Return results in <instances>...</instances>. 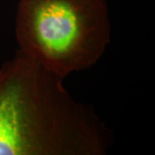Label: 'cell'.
I'll use <instances>...</instances> for the list:
<instances>
[{"label": "cell", "mask_w": 155, "mask_h": 155, "mask_svg": "<svg viewBox=\"0 0 155 155\" xmlns=\"http://www.w3.org/2000/svg\"><path fill=\"white\" fill-rule=\"evenodd\" d=\"M106 0H19L18 51L65 79L90 69L111 39Z\"/></svg>", "instance_id": "cell-2"}, {"label": "cell", "mask_w": 155, "mask_h": 155, "mask_svg": "<svg viewBox=\"0 0 155 155\" xmlns=\"http://www.w3.org/2000/svg\"><path fill=\"white\" fill-rule=\"evenodd\" d=\"M63 78L17 50L0 66V155H104L110 127Z\"/></svg>", "instance_id": "cell-1"}]
</instances>
